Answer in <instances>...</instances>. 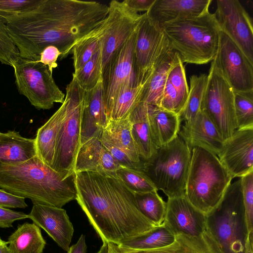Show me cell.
<instances>
[{
    "label": "cell",
    "instance_id": "26",
    "mask_svg": "<svg viewBox=\"0 0 253 253\" xmlns=\"http://www.w3.org/2000/svg\"><path fill=\"white\" fill-rule=\"evenodd\" d=\"M66 112V103L64 100L59 108L38 129L35 138L37 156L51 168L54 161L57 135Z\"/></svg>",
    "mask_w": 253,
    "mask_h": 253
},
{
    "label": "cell",
    "instance_id": "6",
    "mask_svg": "<svg viewBox=\"0 0 253 253\" xmlns=\"http://www.w3.org/2000/svg\"><path fill=\"white\" fill-rule=\"evenodd\" d=\"M191 150L177 135L144 161L143 171L168 198L184 196Z\"/></svg>",
    "mask_w": 253,
    "mask_h": 253
},
{
    "label": "cell",
    "instance_id": "18",
    "mask_svg": "<svg viewBox=\"0 0 253 253\" xmlns=\"http://www.w3.org/2000/svg\"><path fill=\"white\" fill-rule=\"evenodd\" d=\"M211 1V0H155L146 13L153 24L161 29L166 24L182 18L198 16L209 11Z\"/></svg>",
    "mask_w": 253,
    "mask_h": 253
},
{
    "label": "cell",
    "instance_id": "47",
    "mask_svg": "<svg viewBox=\"0 0 253 253\" xmlns=\"http://www.w3.org/2000/svg\"><path fill=\"white\" fill-rule=\"evenodd\" d=\"M86 249L85 237L84 235L82 234L77 242L70 247L67 253H86Z\"/></svg>",
    "mask_w": 253,
    "mask_h": 253
},
{
    "label": "cell",
    "instance_id": "21",
    "mask_svg": "<svg viewBox=\"0 0 253 253\" xmlns=\"http://www.w3.org/2000/svg\"><path fill=\"white\" fill-rule=\"evenodd\" d=\"M118 248L120 253H224L210 225L204 232L198 236L182 233L175 235L174 242L164 247L146 250Z\"/></svg>",
    "mask_w": 253,
    "mask_h": 253
},
{
    "label": "cell",
    "instance_id": "17",
    "mask_svg": "<svg viewBox=\"0 0 253 253\" xmlns=\"http://www.w3.org/2000/svg\"><path fill=\"white\" fill-rule=\"evenodd\" d=\"M28 218L43 229L63 250L68 251L74 230L65 210L35 204H33Z\"/></svg>",
    "mask_w": 253,
    "mask_h": 253
},
{
    "label": "cell",
    "instance_id": "25",
    "mask_svg": "<svg viewBox=\"0 0 253 253\" xmlns=\"http://www.w3.org/2000/svg\"><path fill=\"white\" fill-rule=\"evenodd\" d=\"M132 136L143 161L151 158L158 149L152 136L148 118L147 104L139 102L130 114Z\"/></svg>",
    "mask_w": 253,
    "mask_h": 253
},
{
    "label": "cell",
    "instance_id": "41",
    "mask_svg": "<svg viewBox=\"0 0 253 253\" xmlns=\"http://www.w3.org/2000/svg\"><path fill=\"white\" fill-rule=\"evenodd\" d=\"M42 0H0V18L5 23L16 16L33 10Z\"/></svg>",
    "mask_w": 253,
    "mask_h": 253
},
{
    "label": "cell",
    "instance_id": "23",
    "mask_svg": "<svg viewBox=\"0 0 253 253\" xmlns=\"http://www.w3.org/2000/svg\"><path fill=\"white\" fill-rule=\"evenodd\" d=\"M188 93L184 67L177 53L169 71L159 107L179 115L186 104Z\"/></svg>",
    "mask_w": 253,
    "mask_h": 253
},
{
    "label": "cell",
    "instance_id": "36",
    "mask_svg": "<svg viewBox=\"0 0 253 253\" xmlns=\"http://www.w3.org/2000/svg\"><path fill=\"white\" fill-rule=\"evenodd\" d=\"M73 76L85 91L92 89L102 79L101 46L81 69L74 72Z\"/></svg>",
    "mask_w": 253,
    "mask_h": 253
},
{
    "label": "cell",
    "instance_id": "19",
    "mask_svg": "<svg viewBox=\"0 0 253 253\" xmlns=\"http://www.w3.org/2000/svg\"><path fill=\"white\" fill-rule=\"evenodd\" d=\"M100 137L94 136L81 145L76 159L75 173L96 172L117 177L116 172L122 167L104 146Z\"/></svg>",
    "mask_w": 253,
    "mask_h": 253
},
{
    "label": "cell",
    "instance_id": "40",
    "mask_svg": "<svg viewBox=\"0 0 253 253\" xmlns=\"http://www.w3.org/2000/svg\"><path fill=\"white\" fill-rule=\"evenodd\" d=\"M19 57V50L10 35L6 24L0 18V62L12 67Z\"/></svg>",
    "mask_w": 253,
    "mask_h": 253
},
{
    "label": "cell",
    "instance_id": "15",
    "mask_svg": "<svg viewBox=\"0 0 253 253\" xmlns=\"http://www.w3.org/2000/svg\"><path fill=\"white\" fill-rule=\"evenodd\" d=\"M217 156L232 178L253 171V128L236 129Z\"/></svg>",
    "mask_w": 253,
    "mask_h": 253
},
{
    "label": "cell",
    "instance_id": "14",
    "mask_svg": "<svg viewBox=\"0 0 253 253\" xmlns=\"http://www.w3.org/2000/svg\"><path fill=\"white\" fill-rule=\"evenodd\" d=\"M168 43L163 30L153 24L145 12L137 28L134 46L135 66L141 84L148 78Z\"/></svg>",
    "mask_w": 253,
    "mask_h": 253
},
{
    "label": "cell",
    "instance_id": "2",
    "mask_svg": "<svg viewBox=\"0 0 253 253\" xmlns=\"http://www.w3.org/2000/svg\"><path fill=\"white\" fill-rule=\"evenodd\" d=\"M75 184L76 200L103 242L118 245L160 227L142 214L134 193L117 177L77 172Z\"/></svg>",
    "mask_w": 253,
    "mask_h": 253
},
{
    "label": "cell",
    "instance_id": "29",
    "mask_svg": "<svg viewBox=\"0 0 253 253\" xmlns=\"http://www.w3.org/2000/svg\"><path fill=\"white\" fill-rule=\"evenodd\" d=\"M7 242L11 253H43L46 245L40 227L29 222L19 225Z\"/></svg>",
    "mask_w": 253,
    "mask_h": 253
},
{
    "label": "cell",
    "instance_id": "48",
    "mask_svg": "<svg viewBox=\"0 0 253 253\" xmlns=\"http://www.w3.org/2000/svg\"><path fill=\"white\" fill-rule=\"evenodd\" d=\"M244 253H253V233L245 235Z\"/></svg>",
    "mask_w": 253,
    "mask_h": 253
},
{
    "label": "cell",
    "instance_id": "39",
    "mask_svg": "<svg viewBox=\"0 0 253 253\" xmlns=\"http://www.w3.org/2000/svg\"><path fill=\"white\" fill-rule=\"evenodd\" d=\"M247 234L253 233V171L240 177Z\"/></svg>",
    "mask_w": 253,
    "mask_h": 253
},
{
    "label": "cell",
    "instance_id": "7",
    "mask_svg": "<svg viewBox=\"0 0 253 253\" xmlns=\"http://www.w3.org/2000/svg\"><path fill=\"white\" fill-rule=\"evenodd\" d=\"M84 93L73 76L66 88V112L57 135L51 167L64 178L75 173L76 159L81 146Z\"/></svg>",
    "mask_w": 253,
    "mask_h": 253
},
{
    "label": "cell",
    "instance_id": "5",
    "mask_svg": "<svg viewBox=\"0 0 253 253\" xmlns=\"http://www.w3.org/2000/svg\"><path fill=\"white\" fill-rule=\"evenodd\" d=\"M161 29L182 63L201 65L213 60L220 31L214 13L207 11L166 24Z\"/></svg>",
    "mask_w": 253,
    "mask_h": 253
},
{
    "label": "cell",
    "instance_id": "8",
    "mask_svg": "<svg viewBox=\"0 0 253 253\" xmlns=\"http://www.w3.org/2000/svg\"><path fill=\"white\" fill-rule=\"evenodd\" d=\"M12 67L19 92L35 108L47 110L54 103L63 102L65 94L56 84L46 65L20 56Z\"/></svg>",
    "mask_w": 253,
    "mask_h": 253
},
{
    "label": "cell",
    "instance_id": "45",
    "mask_svg": "<svg viewBox=\"0 0 253 253\" xmlns=\"http://www.w3.org/2000/svg\"><path fill=\"white\" fill-rule=\"evenodd\" d=\"M25 198L20 197L0 188V207L5 208L25 209L28 207Z\"/></svg>",
    "mask_w": 253,
    "mask_h": 253
},
{
    "label": "cell",
    "instance_id": "50",
    "mask_svg": "<svg viewBox=\"0 0 253 253\" xmlns=\"http://www.w3.org/2000/svg\"><path fill=\"white\" fill-rule=\"evenodd\" d=\"M108 243H107L106 242H103V244L101 247L100 249L96 253H108Z\"/></svg>",
    "mask_w": 253,
    "mask_h": 253
},
{
    "label": "cell",
    "instance_id": "31",
    "mask_svg": "<svg viewBox=\"0 0 253 253\" xmlns=\"http://www.w3.org/2000/svg\"><path fill=\"white\" fill-rule=\"evenodd\" d=\"M175 235L164 224L157 228L127 239L117 245L121 249L146 250L160 248L172 243Z\"/></svg>",
    "mask_w": 253,
    "mask_h": 253
},
{
    "label": "cell",
    "instance_id": "51",
    "mask_svg": "<svg viewBox=\"0 0 253 253\" xmlns=\"http://www.w3.org/2000/svg\"><path fill=\"white\" fill-rule=\"evenodd\" d=\"M0 253H11L7 244L0 245Z\"/></svg>",
    "mask_w": 253,
    "mask_h": 253
},
{
    "label": "cell",
    "instance_id": "28",
    "mask_svg": "<svg viewBox=\"0 0 253 253\" xmlns=\"http://www.w3.org/2000/svg\"><path fill=\"white\" fill-rule=\"evenodd\" d=\"M37 155L35 139L24 137L14 130L0 132V163L25 162Z\"/></svg>",
    "mask_w": 253,
    "mask_h": 253
},
{
    "label": "cell",
    "instance_id": "49",
    "mask_svg": "<svg viewBox=\"0 0 253 253\" xmlns=\"http://www.w3.org/2000/svg\"><path fill=\"white\" fill-rule=\"evenodd\" d=\"M108 253H120L117 244L113 243H108Z\"/></svg>",
    "mask_w": 253,
    "mask_h": 253
},
{
    "label": "cell",
    "instance_id": "4",
    "mask_svg": "<svg viewBox=\"0 0 253 253\" xmlns=\"http://www.w3.org/2000/svg\"><path fill=\"white\" fill-rule=\"evenodd\" d=\"M232 179L217 155L201 147L193 148L184 196L209 217L218 207Z\"/></svg>",
    "mask_w": 253,
    "mask_h": 253
},
{
    "label": "cell",
    "instance_id": "11",
    "mask_svg": "<svg viewBox=\"0 0 253 253\" xmlns=\"http://www.w3.org/2000/svg\"><path fill=\"white\" fill-rule=\"evenodd\" d=\"M108 7L101 43L102 70L136 30L144 16L123 1L113 0Z\"/></svg>",
    "mask_w": 253,
    "mask_h": 253
},
{
    "label": "cell",
    "instance_id": "35",
    "mask_svg": "<svg viewBox=\"0 0 253 253\" xmlns=\"http://www.w3.org/2000/svg\"><path fill=\"white\" fill-rule=\"evenodd\" d=\"M207 81L208 75L205 74H201L199 76L192 75L190 77V87L187 100L179 115L181 122H185L193 120L200 111Z\"/></svg>",
    "mask_w": 253,
    "mask_h": 253
},
{
    "label": "cell",
    "instance_id": "33",
    "mask_svg": "<svg viewBox=\"0 0 253 253\" xmlns=\"http://www.w3.org/2000/svg\"><path fill=\"white\" fill-rule=\"evenodd\" d=\"M157 191L134 194L137 207L142 214L157 226H161L164 224L167 204Z\"/></svg>",
    "mask_w": 253,
    "mask_h": 253
},
{
    "label": "cell",
    "instance_id": "44",
    "mask_svg": "<svg viewBox=\"0 0 253 253\" xmlns=\"http://www.w3.org/2000/svg\"><path fill=\"white\" fill-rule=\"evenodd\" d=\"M26 218H28V214L0 207V228L12 227L14 221Z\"/></svg>",
    "mask_w": 253,
    "mask_h": 253
},
{
    "label": "cell",
    "instance_id": "20",
    "mask_svg": "<svg viewBox=\"0 0 253 253\" xmlns=\"http://www.w3.org/2000/svg\"><path fill=\"white\" fill-rule=\"evenodd\" d=\"M178 135L191 150L194 147H201L217 156L224 143L214 125L201 110L195 119L185 122Z\"/></svg>",
    "mask_w": 253,
    "mask_h": 253
},
{
    "label": "cell",
    "instance_id": "27",
    "mask_svg": "<svg viewBox=\"0 0 253 253\" xmlns=\"http://www.w3.org/2000/svg\"><path fill=\"white\" fill-rule=\"evenodd\" d=\"M147 106L152 136L159 147L171 141L178 135L181 122L178 115L158 106Z\"/></svg>",
    "mask_w": 253,
    "mask_h": 253
},
{
    "label": "cell",
    "instance_id": "43",
    "mask_svg": "<svg viewBox=\"0 0 253 253\" xmlns=\"http://www.w3.org/2000/svg\"><path fill=\"white\" fill-rule=\"evenodd\" d=\"M61 55V52L57 47L52 45L48 46L41 52L38 61L46 65L52 74L53 69L58 66L56 61Z\"/></svg>",
    "mask_w": 253,
    "mask_h": 253
},
{
    "label": "cell",
    "instance_id": "34",
    "mask_svg": "<svg viewBox=\"0 0 253 253\" xmlns=\"http://www.w3.org/2000/svg\"><path fill=\"white\" fill-rule=\"evenodd\" d=\"M142 88L143 84L122 90L114 100L107 115V121L128 118L139 102Z\"/></svg>",
    "mask_w": 253,
    "mask_h": 253
},
{
    "label": "cell",
    "instance_id": "13",
    "mask_svg": "<svg viewBox=\"0 0 253 253\" xmlns=\"http://www.w3.org/2000/svg\"><path fill=\"white\" fill-rule=\"evenodd\" d=\"M214 14L220 29L253 63V27L249 14L238 0H217Z\"/></svg>",
    "mask_w": 253,
    "mask_h": 253
},
{
    "label": "cell",
    "instance_id": "16",
    "mask_svg": "<svg viewBox=\"0 0 253 253\" xmlns=\"http://www.w3.org/2000/svg\"><path fill=\"white\" fill-rule=\"evenodd\" d=\"M164 224L174 235L198 236L209 227L208 217L196 209L185 196L168 198Z\"/></svg>",
    "mask_w": 253,
    "mask_h": 253
},
{
    "label": "cell",
    "instance_id": "24",
    "mask_svg": "<svg viewBox=\"0 0 253 253\" xmlns=\"http://www.w3.org/2000/svg\"><path fill=\"white\" fill-rule=\"evenodd\" d=\"M177 54L169 42L158 57L151 74L143 84L139 102L160 106L169 71Z\"/></svg>",
    "mask_w": 253,
    "mask_h": 253
},
{
    "label": "cell",
    "instance_id": "3",
    "mask_svg": "<svg viewBox=\"0 0 253 253\" xmlns=\"http://www.w3.org/2000/svg\"><path fill=\"white\" fill-rule=\"evenodd\" d=\"M0 188L33 204L59 208L77 197L75 173L64 178L37 155L22 162H0Z\"/></svg>",
    "mask_w": 253,
    "mask_h": 253
},
{
    "label": "cell",
    "instance_id": "52",
    "mask_svg": "<svg viewBox=\"0 0 253 253\" xmlns=\"http://www.w3.org/2000/svg\"><path fill=\"white\" fill-rule=\"evenodd\" d=\"M5 244H8L7 242H5L4 241H3L0 238V245H5Z\"/></svg>",
    "mask_w": 253,
    "mask_h": 253
},
{
    "label": "cell",
    "instance_id": "38",
    "mask_svg": "<svg viewBox=\"0 0 253 253\" xmlns=\"http://www.w3.org/2000/svg\"><path fill=\"white\" fill-rule=\"evenodd\" d=\"M234 94L237 129L253 128V90Z\"/></svg>",
    "mask_w": 253,
    "mask_h": 253
},
{
    "label": "cell",
    "instance_id": "10",
    "mask_svg": "<svg viewBox=\"0 0 253 253\" xmlns=\"http://www.w3.org/2000/svg\"><path fill=\"white\" fill-rule=\"evenodd\" d=\"M137 30V28L115 53L102 70L103 96L106 117L114 100L122 90L128 87L137 86L142 84L138 78L134 57Z\"/></svg>",
    "mask_w": 253,
    "mask_h": 253
},
{
    "label": "cell",
    "instance_id": "37",
    "mask_svg": "<svg viewBox=\"0 0 253 253\" xmlns=\"http://www.w3.org/2000/svg\"><path fill=\"white\" fill-rule=\"evenodd\" d=\"M116 173L118 178L134 193L157 190L151 180L142 170L121 167Z\"/></svg>",
    "mask_w": 253,
    "mask_h": 253
},
{
    "label": "cell",
    "instance_id": "22",
    "mask_svg": "<svg viewBox=\"0 0 253 253\" xmlns=\"http://www.w3.org/2000/svg\"><path fill=\"white\" fill-rule=\"evenodd\" d=\"M107 122L102 79L93 88L85 91L81 145L94 136H100Z\"/></svg>",
    "mask_w": 253,
    "mask_h": 253
},
{
    "label": "cell",
    "instance_id": "12",
    "mask_svg": "<svg viewBox=\"0 0 253 253\" xmlns=\"http://www.w3.org/2000/svg\"><path fill=\"white\" fill-rule=\"evenodd\" d=\"M213 61L234 91L253 90V63L237 44L220 30L218 49Z\"/></svg>",
    "mask_w": 253,
    "mask_h": 253
},
{
    "label": "cell",
    "instance_id": "32",
    "mask_svg": "<svg viewBox=\"0 0 253 253\" xmlns=\"http://www.w3.org/2000/svg\"><path fill=\"white\" fill-rule=\"evenodd\" d=\"M104 22L77 42L73 47L74 72L81 69L101 46Z\"/></svg>",
    "mask_w": 253,
    "mask_h": 253
},
{
    "label": "cell",
    "instance_id": "1",
    "mask_svg": "<svg viewBox=\"0 0 253 253\" xmlns=\"http://www.w3.org/2000/svg\"><path fill=\"white\" fill-rule=\"evenodd\" d=\"M108 11L107 5L94 1L42 0L33 10L6 24L21 57L38 61L42 50L52 45L61 52V60L104 22Z\"/></svg>",
    "mask_w": 253,
    "mask_h": 253
},
{
    "label": "cell",
    "instance_id": "30",
    "mask_svg": "<svg viewBox=\"0 0 253 253\" xmlns=\"http://www.w3.org/2000/svg\"><path fill=\"white\" fill-rule=\"evenodd\" d=\"M100 136L122 150L133 162L142 161L132 136L128 118L108 121Z\"/></svg>",
    "mask_w": 253,
    "mask_h": 253
},
{
    "label": "cell",
    "instance_id": "42",
    "mask_svg": "<svg viewBox=\"0 0 253 253\" xmlns=\"http://www.w3.org/2000/svg\"><path fill=\"white\" fill-rule=\"evenodd\" d=\"M100 138L104 146L122 167L132 168L143 171V161L139 163L133 162L122 150L101 136Z\"/></svg>",
    "mask_w": 253,
    "mask_h": 253
},
{
    "label": "cell",
    "instance_id": "46",
    "mask_svg": "<svg viewBox=\"0 0 253 253\" xmlns=\"http://www.w3.org/2000/svg\"><path fill=\"white\" fill-rule=\"evenodd\" d=\"M155 0H125L123 1L128 7L138 12L148 11Z\"/></svg>",
    "mask_w": 253,
    "mask_h": 253
},
{
    "label": "cell",
    "instance_id": "9",
    "mask_svg": "<svg viewBox=\"0 0 253 253\" xmlns=\"http://www.w3.org/2000/svg\"><path fill=\"white\" fill-rule=\"evenodd\" d=\"M200 110L213 123L224 141L237 129L234 90L213 60L208 75Z\"/></svg>",
    "mask_w": 253,
    "mask_h": 253
}]
</instances>
